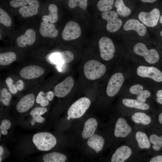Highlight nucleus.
I'll list each match as a JSON object with an SVG mask.
<instances>
[{
    "label": "nucleus",
    "instance_id": "53",
    "mask_svg": "<svg viewBox=\"0 0 162 162\" xmlns=\"http://www.w3.org/2000/svg\"><path fill=\"white\" fill-rule=\"evenodd\" d=\"M70 117H69V116H68V119H70Z\"/></svg>",
    "mask_w": 162,
    "mask_h": 162
},
{
    "label": "nucleus",
    "instance_id": "37",
    "mask_svg": "<svg viewBox=\"0 0 162 162\" xmlns=\"http://www.w3.org/2000/svg\"><path fill=\"white\" fill-rule=\"evenodd\" d=\"M31 0H14L10 1V4L14 8L24 6L28 4Z\"/></svg>",
    "mask_w": 162,
    "mask_h": 162
},
{
    "label": "nucleus",
    "instance_id": "40",
    "mask_svg": "<svg viewBox=\"0 0 162 162\" xmlns=\"http://www.w3.org/2000/svg\"><path fill=\"white\" fill-rule=\"evenodd\" d=\"M45 94L42 91H40L38 94L36 98V102L38 104H40L45 97Z\"/></svg>",
    "mask_w": 162,
    "mask_h": 162
},
{
    "label": "nucleus",
    "instance_id": "48",
    "mask_svg": "<svg viewBox=\"0 0 162 162\" xmlns=\"http://www.w3.org/2000/svg\"><path fill=\"white\" fill-rule=\"evenodd\" d=\"M140 1L144 2L153 3L157 1L156 0H141Z\"/></svg>",
    "mask_w": 162,
    "mask_h": 162
},
{
    "label": "nucleus",
    "instance_id": "4",
    "mask_svg": "<svg viewBox=\"0 0 162 162\" xmlns=\"http://www.w3.org/2000/svg\"><path fill=\"white\" fill-rule=\"evenodd\" d=\"M134 130L132 124L123 117L118 118L114 124L113 135L116 142L119 143L124 141L126 138Z\"/></svg>",
    "mask_w": 162,
    "mask_h": 162
},
{
    "label": "nucleus",
    "instance_id": "43",
    "mask_svg": "<svg viewBox=\"0 0 162 162\" xmlns=\"http://www.w3.org/2000/svg\"><path fill=\"white\" fill-rule=\"evenodd\" d=\"M9 88V90L11 93L14 94L17 92V89L16 86L15 85L12 84Z\"/></svg>",
    "mask_w": 162,
    "mask_h": 162
},
{
    "label": "nucleus",
    "instance_id": "36",
    "mask_svg": "<svg viewBox=\"0 0 162 162\" xmlns=\"http://www.w3.org/2000/svg\"><path fill=\"white\" fill-rule=\"evenodd\" d=\"M11 98V95L8 92L7 89L5 88H3L1 92L0 100L3 104L5 106H8Z\"/></svg>",
    "mask_w": 162,
    "mask_h": 162
},
{
    "label": "nucleus",
    "instance_id": "3",
    "mask_svg": "<svg viewBox=\"0 0 162 162\" xmlns=\"http://www.w3.org/2000/svg\"><path fill=\"white\" fill-rule=\"evenodd\" d=\"M32 140L38 149L44 151L52 149L55 146L57 142L55 136L51 133L46 132L35 134L33 136Z\"/></svg>",
    "mask_w": 162,
    "mask_h": 162
},
{
    "label": "nucleus",
    "instance_id": "45",
    "mask_svg": "<svg viewBox=\"0 0 162 162\" xmlns=\"http://www.w3.org/2000/svg\"><path fill=\"white\" fill-rule=\"evenodd\" d=\"M8 87H9L13 84V80L10 77L7 78L5 81Z\"/></svg>",
    "mask_w": 162,
    "mask_h": 162
},
{
    "label": "nucleus",
    "instance_id": "39",
    "mask_svg": "<svg viewBox=\"0 0 162 162\" xmlns=\"http://www.w3.org/2000/svg\"><path fill=\"white\" fill-rule=\"evenodd\" d=\"M11 126V123L8 120L4 119L2 120L0 126V130H7Z\"/></svg>",
    "mask_w": 162,
    "mask_h": 162
},
{
    "label": "nucleus",
    "instance_id": "7",
    "mask_svg": "<svg viewBox=\"0 0 162 162\" xmlns=\"http://www.w3.org/2000/svg\"><path fill=\"white\" fill-rule=\"evenodd\" d=\"M131 120L134 130H145L153 125L151 117L143 112H134L131 114Z\"/></svg>",
    "mask_w": 162,
    "mask_h": 162
},
{
    "label": "nucleus",
    "instance_id": "42",
    "mask_svg": "<svg viewBox=\"0 0 162 162\" xmlns=\"http://www.w3.org/2000/svg\"><path fill=\"white\" fill-rule=\"evenodd\" d=\"M46 96L49 101H51L52 100L54 96V93L52 91H50L46 93Z\"/></svg>",
    "mask_w": 162,
    "mask_h": 162
},
{
    "label": "nucleus",
    "instance_id": "18",
    "mask_svg": "<svg viewBox=\"0 0 162 162\" xmlns=\"http://www.w3.org/2000/svg\"><path fill=\"white\" fill-rule=\"evenodd\" d=\"M44 70L36 65H31L22 68L20 72V76L26 79H32L38 78L43 74Z\"/></svg>",
    "mask_w": 162,
    "mask_h": 162
},
{
    "label": "nucleus",
    "instance_id": "1",
    "mask_svg": "<svg viewBox=\"0 0 162 162\" xmlns=\"http://www.w3.org/2000/svg\"><path fill=\"white\" fill-rule=\"evenodd\" d=\"M148 156L146 152L139 151L124 143L116 148L110 162H145Z\"/></svg>",
    "mask_w": 162,
    "mask_h": 162
},
{
    "label": "nucleus",
    "instance_id": "38",
    "mask_svg": "<svg viewBox=\"0 0 162 162\" xmlns=\"http://www.w3.org/2000/svg\"><path fill=\"white\" fill-rule=\"evenodd\" d=\"M145 162H162V154L148 157Z\"/></svg>",
    "mask_w": 162,
    "mask_h": 162
},
{
    "label": "nucleus",
    "instance_id": "47",
    "mask_svg": "<svg viewBox=\"0 0 162 162\" xmlns=\"http://www.w3.org/2000/svg\"><path fill=\"white\" fill-rule=\"evenodd\" d=\"M156 96L158 98L162 97V90H159L157 91L156 93Z\"/></svg>",
    "mask_w": 162,
    "mask_h": 162
},
{
    "label": "nucleus",
    "instance_id": "16",
    "mask_svg": "<svg viewBox=\"0 0 162 162\" xmlns=\"http://www.w3.org/2000/svg\"><path fill=\"white\" fill-rule=\"evenodd\" d=\"M136 72L140 76L150 78L157 82L162 81V73L155 67L140 65L137 68Z\"/></svg>",
    "mask_w": 162,
    "mask_h": 162
},
{
    "label": "nucleus",
    "instance_id": "34",
    "mask_svg": "<svg viewBox=\"0 0 162 162\" xmlns=\"http://www.w3.org/2000/svg\"><path fill=\"white\" fill-rule=\"evenodd\" d=\"M87 0H69L68 2V5L71 9L79 6L85 10L87 7Z\"/></svg>",
    "mask_w": 162,
    "mask_h": 162
},
{
    "label": "nucleus",
    "instance_id": "23",
    "mask_svg": "<svg viewBox=\"0 0 162 162\" xmlns=\"http://www.w3.org/2000/svg\"><path fill=\"white\" fill-rule=\"evenodd\" d=\"M39 32L43 36L51 38L56 37L58 33L54 24L43 22L41 23Z\"/></svg>",
    "mask_w": 162,
    "mask_h": 162
},
{
    "label": "nucleus",
    "instance_id": "30",
    "mask_svg": "<svg viewBox=\"0 0 162 162\" xmlns=\"http://www.w3.org/2000/svg\"><path fill=\"white\" fill-rule=\"evenodd\" d=\"M42 159L44 162H65L67 158L63 154L54 152L45 154Z\"/></svg>",
    "mask_w": 162,
    "mask_h": 162
},
{
    "label": "nucleus",
    "instance_id": "50",
    "mask_svg": "<svg viewBox=\"0 0 162 162\" xmlns=\"http://www.w3.org/2000/svg\"><path fill=\"white\" fill-rule=\"evenodd\" d=\"M0 133L4 135H6L8 134V132L7 130H0Z\"/></svg>",
    "mask_w": 162,
    "mask_h": 162
},
{
    "label": "nucleus",
    "instance_id": "12",
    "mask_svg": "<svg viewBox=\"0 0 162 162\" xmlns=\"http://www.w3.org/2000/svg\"><path fill=\"white\" fill-rule=\"evenodd\" d=\"M101 16L107 22L106 28L109 32H116L122 25V20L118 18V13L115 11L110 10L103 12Z\"/></svg>",
    "mask_w": 162,
    "mask_h": 162
},
{
    "label": "nucleus",
    "instance_id": "35",
    "mask_svg": "<svg viewBox=\"0 0 162 162\" xmlns=\"http://www.w3.org/2000/svg\"><path fill=\"white\" fill-rule=\"evenodd\" d=\"M0 23L6 26H10L12 23L11 19L8 14L0 8Z\"/></svg>",
    "mask_w": 162,
    "mask_h": 162
},
{
    "label": "nucleus",
    "instance_id": "14",
    "mask_svg": "<svg viewBox=\"0 0 162 162\" xmlns=\"http://www.w3.org/2000/svg\"><path fill=\"white\" fill-rule=\"evenodd\" d=\"M81 34V30L79 25L73 21H70L65 25L62 35L63 39L68 41L78 38Z\"/></svg>",
    "mask_w": 162,
    "mask_h": 162
},
{
    "label": "nucleus",
    "instance_id": "52",
    "mask_svg": "<svg viewBox=\"0 0 162 162\" xmlns=\"http://www.w3.org/2000/svg\"><path fill=\"white\" fill-rule=\"evenodd\" d=\"M160 22L162 24V15L160 16L159 19ZM160 34L162 37V30L160 32Z\"/></svg>",
    "mask_w": 162,
    "mask_h": 162
},
{
    "label": "nucleus",
    "instance_id": "13",
    "mask_svg": "<svg viewBox=\"0 0 162 162\" xmlns=\"http://www.w3.org/2000/svg\"><path fill=\"white\" fill-rule=\"evenodd\" d=\"M160 16V12L157 8H154L149 12L142 11L138 15L139 20L148 27H154L158 22Z\"/></svg>",
    "mask_w": 162,
    "mask_h": 162
},
{
    "label": "nucleus",
    "instance_id": "46",
    "mask_svg": "<svg viewBox=\"0 0 162 162\" xmlns=\"http://www.w3.org/2000/svg\"><path fill=\"white\" fill-rule=\"evenodd\" d=\"M158 121L159 125H162V111L158 116Z\"/></svg>",
    "mask_w": 162,
    "mask_h": 162
},
{
    "label": "nucleus",
    "instance_id": "27",
    "mask_svg": "<svg viewBox=\"0 0 162 162\" xmlns=\"http://www.w3.org/2000/svg\"><path fill=\"white\" fill-rule=\"evenodd\" d=\"M143 88L142 86L136 84L130 88L129 91L132 94H137L136 99L137 100L145 103L146 99L150 96L151 94L147 90L143 91Z\"/></svg>",
    "mask_w": 162,
    "mask_h": 162
},
{
    "label": "nucleus",
    "instance_id": "44",
    "mask_svg": "<svg viewBox=\"0 0 162 162\" xmlns=\"http://www.w3.org/2000/svg\"><path fill=\"white\" fill-rule=\"evenodd\" d=\"M49 104V100H47L46 95L42 102L40 104L41 106L44 107L47 106Z\"/></svg>",
    "mask_w": 162,
    "mask_h": 162
},
{
    "label": "nucleus",
    "instance_id": "24",
    "mask_svg": "<svg viewBox=\"0 0 162 162\" xmlns=\"http://www.w3.org/2000/svg\"><path fill=\"white\" fill-rule=\"evenodd\" d=\"M122 103L124 106L129 108L144 111L148 110L150 108L148 104L133 99L124 98L122 100Z\"/></svg>",
    "mask_w": 162,
    "mask_h": 162
},
{
    "label": "nucleus",
    "instance_id": "2",
    "mask_svg": "<svg viewBox=\"0 0 162 162\" xmlns=\"http://www.w3.org/2000/svg\"><path fill=\"white\" fill-rule=\"evenodd\" d=\"M125 143L141 152H149L151 144L144 130H134L126 138Z\"/></svg>",
    "mask_w": 162,
    "mask_h": 162
},
{
    "label": "nucleus",
    "instance_id": "31",
    "mask_svg": "<svg viewBox=\"0 0 162 162\" xmlns=\"http://www.w3.org/2000/svg\"><path fill=\"white\" fill-rule=\"evenodd\" d=\"M16 55L14 52H8L0 54V64L7 65L11 64L16 59Z\"/></svg>",
    "mask_w": 162,
    "mask_h": 162
},
{
    "label": "nucleus",
    "instance_id": "33",
    "mask_svg": "<svg viewBox=\"0 0 162 162\" xmlns=\"http://www.w3.org/2000/svg\"><path fill=\"white\" fill-rule=\"evenodd\" d=\"M113 0H100L98 2L97 6L99 10L102 12L110 11L113 7Z\"/></svg>",
    "mask_w": 162,
    "mask_h": 162
},
{
    "label": "nucleus",
    "instance_id": "5",
    "mask_svg": "<svg viewBox=\"0 0 162 162\" xmlns=\"http://www.w3.org/2000/svg\"><path fill=\"white\" fill-rule=\"evenodd\" d=\"M85 75L88 79L94 80L102 76L106 71V67L103 64L94 60H90L84 66Z\"/></svg>",
    "mask_w": 162,
    "mask_h": 162
},
{
    "label": "nucleus",
    "instance_id": "8",
    "mask_svg": "<svg viewBox=\"0 0 162 162\" xmlns=\"http://www.w3.org/2000/svg\"><path fill=\"white\" fill-rule=\"evenodd\" d=\"M74 58L71 52L66 50L51 52L46 55L45 59L46 61L50 64L62 66L63 64L71 62Z\"/></svg>",
    "mask_w": 162,
    "mask_h": 162
},
{
    "label": "nucleus",
    "instance_id": "6",
    "mask_svg": "<svg viewBox=\"0 0 162 162\" xmlns=\"http://www.w3.org/2000/svg\"><path fill=\"white\" fill-rule=\"evenodd\" d=\"M90 100L86 97H82L76 100L68 109V115L70 118H78L82 117L89 107Z\"/></svg>",
    "mask_w": 162,
    "mask_h": 162
},
{
    "label": "nucleus",
    "instance_id": "17",
    "mask_svg": "<svg viewBox=\"0 0 162 162\" xmlns=\"http://www.w3.org/2000/svg\"><path fill=\"white\" fill-rule=\"evenodd\" d=\"M74 83V80L72 77H67L55 87L54 89L55 95L59 98L65 96L72 90Z\"/></svg>",
    "mask_w": 162,
    "mask_h": 162
},
{
    "label": "nucleus",
    "instance_id": "25",
    "mask_svg": "<svg viewBox=\"0 0 162 162\" xmlns=\"http://www.w3.org/2000/svg\"><path fill=\"white\" fill-rule=\"evenodd\" d=\"M98 123L95 119L90 118L85 122L82 133V136L85 139L90 137L94 134L97 126Z\"/></svg>",
    "mask_w": 162,
    "mask_h": 162
},
{
    "label": "nucleus",
    "instance_id": "26",
    "mask_svg": "<svg viewBox=\"0 0 162 162\" xmlns=\"http://www.w3.org/2000/svg\"><path fill=\"white\" fill-rule=\"evenodd\" d=\"M105 143L104 137L97 134H94L90 137L87 141L88 145L94 149L97 153L102 150Z\"/></svg>",
    "mask_w": 162,
    "mask_h": 162
},
{
    "label": "nucleus",
    "instance_id": "28",
    "mask_svg": "<svg viewBox=\"0 0 162 162\" xmlns=\"http://www.w3.org/2000/svg\"><path fill=\"white\" fill-rule=\"evenodd\" d=\"M47 109L44 107H38L35 108L30 112V115L32 117L31 124L34 125L35 122L42 123L45 120V119L41 116L47 111Z\"/></svg>",
    "mask_w": 162,
    "mask_h": 162
},
{
    "label": "nucleus",
    "instance_id": "10",
    "mask_svg": "<svg viewBox=\"0 0 162 162\" xmlns=\"http://www.w3.org/2000/svg\"><path fill=\"white\" fill-rule=\"evenodd\" d=\"M145 130L151 144L150 149L147 154L151 156L158 154L159 152L162 149V134H157L154 127Z\"/></svg>",
    "mask_w": 162,
    "mask_h": 162
},
{
    "label": "nucleus",
    "instance_id": "15",
    "mask_svg": "<svg viewBox=\"0 0 162 162\" xmlns=\"http://www.w3.org/2000/svg\"><path fill=\"white\" fill-rule=\"evenodd\" d=\"M124 81L122 74L116 73L110 78L107 87L106 92L110 97H112L119 91Z\"/></svg>",
    "mask_w": 162,
    "mask_h": 162
},
{
    "label": "nucleus",
    "instance_id": "20",
    "mask_svg": "<svg viewBox=\"0 0 162 162\" xmlns=\"http://www.w3.org/2000/svg\"><path fill=\"white\" fill-rule=\"evenodd\" d=\"M35 96L32 94H28L23 97L16 106V110L19 112L23 113L29 110L33 105Z\"/></svg>",
    "mask_w": 162,
    "mask_h": 162
},
{
    "label": "nucleus",
    "instance_id": "41",
    "mask_svg": "<svg viewBox=\"0 0 162 162\" xmlns=\"http://www.w3.org/2000/svg\"><path fill=\"white\" fill-rule=\"evenodd\" d=\"M24 86L23 82L22 80H19L16 82V86L18 90L20 91L22 90Z\"/></svg>",
    "mask_w": 162,
    "mask_h": 162
},
{
    "label": "nucleus",
    "instance_id": "19",
    "mask_svg": "<svg viewBox=\"0 0 162 162\" xmlns=\"http://www.w3.org/2000/svg\"><path fill=\"white\" fill-rule=\"evenodd\" d=\"M124 29L126 31L134 30L141 36H144L147 31L146 28L143 24L134 19H130L126 22L124 26Z\"/></svg>",
    "mask_w": 162,
    "mask_h": 162
},
{
    "label": "nucleus",
    "instance_id": "32",
    "mask_svg": "<svg viewBox=\"0 0 162 162\" xmlns=\"http://www.w3.org/2000/svg\"><path fill=\"white\" fill-rule=\"evenodd\" d=\"M115 6L117 8L116 11L117 13L121 16L126 17L131 13V10L125 5L122 0H116Z\"/></svg>",
    "mask_w": 162,
    "mask_h": 162
},
{
    "label": "nucleus",
    "instance_id": "51",
    "mask_svg": "<svg viewBox=\"0 0 162 162\" xmlns=\"http://www.w3.org/2000/svg\"><path fill=\"white\" fill-rule=\"evenodd\" d=\"M4 152V149L3 147L2 146H0V156L3 154Z\"/></svg>",
    "mask_w": 162,
    "mask_h": 162
},
{
    "label": "nucleus",
    "instance_id": "11",
    "mask_svg": "<svg viewBox=\"0 0 162 162\" xmlns=\"http://www.w3.org/2000/svg\"><path fill=\"white\" fill-rule=\"evenodd\" d=\"M100 56L102 59L108 61L113 57L115 52L114 45L112 41L106 37H102L99 41Z\"/></svg>",
    "mask_w": 162,
    "mask_h": 162
},
{
    "label": "nucleus",
    "instance_id": "9",
    "mask_svg": "<svg viewBox=\"0 0 162 162\" xmlns=\"http://www.w3.org/2000/svg\"><path fill=\"white\" fill-rule=\"evenodd\" d=\"M133 50L136 54L143 56L149 63H155L159 59V54L156 50L153 49L148 50L146 45L142 43H138L135 44Z\"/></svg>",
    "mask_w": 162,
    "mask_h": 162
},
{
    "label": "nucleus",
    "instance_id": "21",
    "mask_svg": "<svg viewBox=\"0 0 162 162\" xmlns=\"http://www.w3.org/2000/svg\"><path fill=\"white\" fill-rule=\"evenodd\" d=\"M36 34L32 29H27L23 34L19 36L16 40L18 45L21 47H24L27 45H31L35 41Z\"/></svg>",
    "mask_w": 162,
    "mask_h": 162
},
{
    "label": "nucleus",
    "instance_id": "29",
    "mask_svg": "<svg viewBox=\"0 0 162 162\" xmlns=\"http://www.w3.org/2000/svg\"><path fill=\"white\" fill-rule=\"evenodd\" d=\"M49 13L48 15L44 16L42 17L43 22L48 23L49 21L51 23L56 22L58 19V8L54 4H50L48 6Z\"/></svg>",
    "mask_w": 162,
    "mask_h": 162
},
{
    "label": "nucleus",
    "instance_id": "49",
    "mask_svg": "<svg viewBox=\"0 0 162 162\" xmlns=\"http://www.w3.org/2000/svg\"><path fill=\"white\" fill-rule=\"evenodd\" d=\"M156 101L158 103L162 104V97L158 98L156 99Z\"/></svg>",
    "mask_w": 162,
    "mask_h": 162
},
{
    "label": "nucleus",
    "instance_id": "22",
    "mask_svg": "<svg viewBox=\"0 0 162 162\" xmlns=\"http://www.w3.org/2000/svg\"><path fill=\"white\" fill-rule=\"evenodd\" d=\"M28 6H24L20 8L19 12L24 18L31 16L36 15L38 13V9L39 3L37 0H30Z\"/></svg>",
    "mask_w": 162,
    "mask_h": 162
}]
</instances>
